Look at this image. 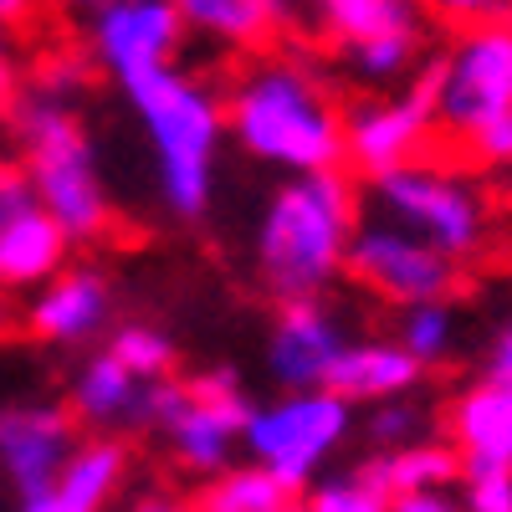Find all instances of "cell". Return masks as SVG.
I'll return each mask as SVG.
<instances>
[{"mask_svg":"<svg viewBox=\"0 0 512 512\" xmlns=\"http://www.w3.org/2000/svg\"><path fill=\"white\" fill-rule=\"evenodd\" d=\"M221 98L226 134L246 159L282 175L344 164V103L308 62L256 52Z\"/></svg>","mask_w":512,"mask_h":512,"instance_id":"6da1fadb","label":"cell"},{"mask_svg":"<svg viewBox=\"0 0 512 512\" xmlns=\"http://www.w3.org/2000/svg\"><path fill=\"white\" fill-rule=\"evenodd\" d=\"M364 216L354 169L333 164V169H303L287 175L267 205L251 236L256 256V277H262L272 303L287 297H318L344 277V256L349 236Z\"/></svg>","mask_w":512,"mask_h":512,"instance_id":"7a4b0ae2","label":"cell"},{"mask_svg":"<svg viewBox=\"0 0 512 512\" xmlns=\"http://www.w3.org/2000/svg\"><path fill=\"white\" fill-rule=\"evenodd\" d=\"M128 113L154 149L164 210L175 221H200L216 200V154L226 139V98L190 67L159 62L118 82Z\"/></svg>","mask_w":512,"mask_h":512,"instance_id":"3957f363","label":"cell"},{"mask_svg":"<svg viewBox=\"0 0 512 512\" xmlns=\"http://www.w3.org/2000/svg\"><path fill=\"white\" fill-rule=\"evenodd\" d=\"M6 113H11V128H16L21 169L31 180L36 205L52 210V216L62 221L72 246L108 241L113 226H118V210H113L108 180L98 169L93 134H88V123H82L77 103L21 88Z\"/></svg>","mask_w":512,"mask_h":512,"instance_id":"277c9868","label":"cell"},{"mask_svg":"<svg viewBox=\"0 0 512 512\" xmlns=\"http://www.w3.org/2000/svg\"><path fill=\"white\" fill-rule=\"evenodd\" d=\"M251 395L231 364H210L195 374H164L149 390V425L144 436L164 441L169 461L185 477H210L241 456V431L251 415Z\"/></svg>","mask_w":512,"mask_h":512,"instance_id":"5b68a950","label":"cell"},{"mask_svg":"<svg viewBox=\"0 0 512 512\" xmlns=\"http://www.w3.org/2000/svg\"><path fill=\"white\" fill-rule=\"evenodd\" d=\"M369 205L384 221H395V226L415 231L420 241H431L436 251H446L451 262H472L492 236V216H487L482 190L472 180L451 175L446 164H431L425 154L374 175Z\"/></svg>","mask_w":512,"mask_h":512,"instance_id":"8992f818","label":"cell"},{"mask_svg":"<svg viewBox=\"0 0 512 512\" xmlns=\"http://www.w3.org/2000/svg\"><path fill=\"white\" fill-rule=\"evenodd\" d=\"M354 405L333 395L328 384H308V390H277V400H256L241 431V451L251 461L272 466V472L303 492L333 456L354 436Z\"/></svg>","mask_w":512,"mask_h":512,"instance_id":"52a82bcc","label":"cell"},{"mask_svg":"<svg viewBox=\"0 0 512 512\" xmlns=\"http://www.w3.org/2000/svg\"><path fill=\"white\" fill-rule=\"evenodd\" d=\"M441 62H420L400 88H379L374 98L344 108V169L374 180L405 159H420L441 134Z\"/></svg>","mask_w":512,"mask_h":512,"instance_id":"ba28073f","label":"cell"},{"mask_svg":"<svg viewBox=\"0 0 512 512\" xmlns=\"http://www.w3.org/2000/svg\"><path fill=\"white\" fill-rule=\"evenodd\" d=\"M441 62V134L451 144H472L482 128L512 103V16H482L466 21L461 36L446 52H436Z\"/></svg>","mask_w":512,"mask_h":512,"instance_id":"9c48e42d","label":"cell"},{"mask_svg":"<svg viewBox=\"0 0 512 512\" xmlns=\"http://www.w3.org/2000/svg\"><path fill=\"white\" fill-rule=\"evenodd\" d=\"M344 277L384 308H410V303H431V297H451L461 282V262H451L431 241H420L415 231L369 210L349 236Z\"/></svg>","mask_w":512,"mask_h":512,"instance_id":"30bf717a","label":"cell"},{"mask_svg":"<svg viewBox=\"0 0 512 512\" xmlns=\"http://www.w3.org/2000/svg\"><path fill=\"white\" fill-rule=\"evenodd\" d=\"M82 425L67 405H6L0 410V482L26 512H52V487Z\"/></svg>","mask_w":512,"mask_h":512,"instance_id":"8fae6325","label":"cell"},{"mask_svg":"<svg viewBox=\"0 0 512 512\" xmlns=\"http://www.w3.org/2000/svg\"><path fill=\"white\" fill-rule=\"evenodd\" d=\"M88 21V57L98 72L113 82L134 77L144 67L175 62L185 47V21L175 11V0H108Z\"/></svg>","mask_w":512,"mask_h":512,"instance_id":"7c38bea8","label":"cell"},{"mask_svg":"<svg viewBox=\"0 0 512 512\" xmlns=\"http://www.w3.org/2000/svg\"><path fill=\"white\" fill-rule=\"evenodd\" d=\"M108 323H113V282L103 267L88 262H67L41 287H31V303L21 313V328L36 344H52V349L93 344Z\"/></svg>","mask_w":512,"mask_h":512,"instance_id":"4fadbf2b","label":"cell"},{"mask_svg":"<svg viewBox=\"0 0 512 512\" xmlns=\"http://www.w3.org/2000/svg\"><path fill=\"white\" fill-rule=\"evenodd\" d=\"M344 323L328 308V297H287L277 303L272 333H267V379L277 390H308L328 379L333 354L344 349Z\"/></svg>","mask_w":512,"mask_h":512,"instance_id":"5bb4252c","label":"cell"},{"mask_svg":"<svg viewBox=\"0 0 512 512\" xmlns=\"http://www.w3.org/2000/svg\"><path fill=\"white\" fill-rule=\"evenodd\" d=\"M149 390H154V379L134 374L118 354L98 349V354H88V364L72 374L67 410L77 415L82 431L144 436V425H149Z\"/></svg>","mask_w":512,"mask_h":512,"instance_id":"9a60e30c","label":"cell"},{"mask_svg":"<svg viewBox=\"0 0 512 512\" xmlns=\"http://www.w3.org/2000/svg\"><path fill=\"white\" fill-rule=\"evenodd\" d=\"M123 487H134V446L118 431H82L77 446L67 451L57 487H52V512H103L123 502Z\"/></svg>","mask_w":512,"mask_h":512,"instance_id":"2e32d148","label":"cell"},{"mask_svg":"<svg viewBox=\"0 0 512 512\" xmlns=\"http://www.w3.org/2000/svg\"><path fill=\"white\" fill-rule=\"evenodd\" d=\"M446 441L461 451V472L512 466V384L482 374L446 405Z\"/></svg>","mask_w":512,"mask_h":512,"instance_id":"e0dca14e","label":"cell"},{"mask_svg":"<svg viewBox=\"0 0 512 512\" xmlns=\"http://www.w3.org/2000/svg\"><path fill=\"white\" fill-rule=\"evenodd\" d=\"M420 379L425 369L405 354L400 338H344V349L333 354L323 384L359 410V405L390 400V395H415Z\"/></svg>","mask_w":512,"mask_h":512,"instance_id":"ac0fdd59","label":"cell"},{"mask_svg":"<svg viewBox=\"0 0 512 512\" xmlns=\"http://www.w3.org/2000/svg\"><path fill=\"white\" fill-rule=\"evenodd\" d=\"M67 262H72V236L36 200L16 210L11 221H0V292H11V297L31 292Z\"/></svg>","mask_w":512,"mask_h":512,"instance_id":"d6986e66","label":"cell"},{"mask_svg":"<svg viewBox=\"0 0 512 512\" xmlns=\"http://www.w3.org/2000/svg\"><path fill=\"white\" fill-rule=\"evenodd\" d=\"M190 36H205L231 52H267L292 26L287 0H175Z\"/></svg>","mask_w":512,"mask_h":512,"instance_id":"ffe728a7","label":"cell"},{"mask_svg":"<svg viewBox=\"0 0 512 512\" xmlns=\"http://www.w3.org/2000/svg\"><path fill=\"white\" fill-rule=\"evenodd\" d=\"M359 461L369 466L374 487L390 497V507L410 492H456L461 482V451L441 436H425L395 451H364Z\"/></svg>","mask_w":512,"mask_h":512,"instance_id":"44dd1931","label":"cell"},{"mask_svg":"<svg viewBox=\"0 0 512 512\" xmlns=\"http://www.w3.org/2000/svg\"><path fill=\"white\" fill-rule=\"evenodd\" d=\"M185 507L200 512H303V492L287 487L262 461H231L221 472L200 477V487L185 497Z\"/></svg>","mask_w":512,"mask_h":512,"instance_id":"7402d4cb","label":"cell"},{"mask_svg":"<svg viewBox=\"0 0 512 512\" xmlns=\"http://www.w3.org/2000/svg\"><path fill=\"white\" fill-rule=\"evenodd\" d=\"M338 52H344V67L354 72V82H364V88H400V82L425 62V21L359 36Z\"/></svg>","mask_w":512,"mask_h":512,"instance_id":"603a6c76","label":"cell"},{"mask_svg":"<svg viewBox=\"0 0 512 512\" xmlns=\"http://www.w3.org/2000/svg\"><path fill=\"white\" fill-rule=\"evenodd\" d=\"M303 16H308L328 41L349 47V41L374 36V31L420 26V21H425V6H420V0H313Z\"/></svg>","mask_w":512,"mask_h":512,"instance_id":"cb8c5ba5","label":"cell"},{"mask_svg":"<svg viewBox=\"0 0 512 512\" xmlns=\"http://www.w3.org/2000/svg\"><path fill=\"white\" fill-rule=\"evenodd\" d=\"M456 333H461V318L451 308V297L410 303V308H400V323H395V338L420 369H441L456 354Z\"/></svg>","mask_w":512,"mask_h":512,"instance_id":"d4e9b609","label":"cell"},{"mask_svg":"<svg viewBox=\"0 0 512 512\" xmlns=\"http://www.w3.org/2000/svg\"><path fill=\"white\" fill-rule=\"evenodd\" d=\"M303 512H390L384 497L369 477V466H323V472L303 487Z\"/></svg>","mask_w":512,"mask_h":512,"instance_id":"484cf974","label":"cell"},{"mask_svg":"<svg viewBox=\"0 0 512 512\" xmlns=\"http://www.w3.org/2000/svg\"><path fill=\"white\" fill-rule=\"evenodd\" d=\"M354 431H359L364 451H395V446H410V441L436 436V420L420 410V400L390 395V400H374L369 415H364V425L354 420Z\"/></svg>","mask_w":512,"mask_h":512,"instance_id":"4316f807","label":"cell"},{"mask_svg":"<svg viewBox=\"0 0 512 512\" xmlns=\"http://www.w3.org/2000/svg\"><path fill=\"white\" fill-rule=\"evenodd\" d=\"M103 349H108V354H118L128 369L144 374V379H164V374H175V369H180V349H175V338L159 333L154 323H123V328H113Z\"/></svg>","mask_w":512,"mask_h":512,"instance_id":"83f0119b","label":"cell"},{"mask_svg":"<svg viewBox=\"0 0 512 512\" xmlns=\"http://www.w3.org/2000/svg\"><path fill=\"white\" fill-rule=\"evenodd\" d=\"M93 77H98V67H93V57H88V47H67V52H47L31 72H26V82L21 88H31V93H47V98H67V103H77L82 93L93 88Z\"/></svg>","mask_w":512,"mask_h":512,"instance_id":"f1b7e54d","label":"cell"},{"mask_svg":"<svg viewBox=\"0 0 512 512\" xmlns=\"http://www.w3.org/2000/svg\"><path fill=\"white\" fill-rule=\"evenodd\" d=\"M466 512H512V466H482V472H461L456 482Z\"/></svg>","mask_w":512,"mask_h":512,"instance_id":"f546056e","label":"cell"},{"mask_svg":"<svg viewBox=\"0 0 512 512\" xmlns=\"http://www.w3.org/2000/svg\"><path fill=\"white\" fill-rule=\"evenodd\" d=\"M466 149H472L482 164H512V103H507Z\"/></svg>","mask_w":512,"mask_h":512,"instance_id":"4dcf8cb0","label":"cell"},{"mask_svg":"<svg viewBox=\"0 0 512 512\" xmlns=\"http://www.w3.org/2000/svg\"><path fill=\"white\" fill-rule=\"evenodd\" d=\"M36 195H31V180H26V169L21 159H6L0 154V221H11L16 210H26Z\"/></svg>","mask_w":512,"mask_h":512,"instance_id":"1f68e13d","label":"cell"},{"mask_svg":"<svg viewBox=\"0 0 512 512\" xmlns=\"http://www.w3.org/2000/svg\"><path fill=\"white\" fill-rule=\"evenodd\" d=\"M431 16H441V21H456V26H466V21H482V16H492L502 0H420Z\"/></svg>","mask_w":512,"mask_h":512,"instance_id":"d6a6232c","label":"cell"},{"mask_svg":"<svg viewBox=\"0 0 512 512\" xmlns=\"http://www.w3.org/2000/svg\"><path fill=\"white\" fill-rule=\"evenodd\" d=\"M21 82H26V72H21V62H16V52H11V36L0 31V113L16 103Z\"/></svg>","mask_w":512,"mask_h":512,"instance_id":"836d02e7","label":"cell"},{"mask_svg":"<svg viewBox=\"0 0 512 512\" xmlns=\"http://www.w3.org/2000/svg\"><path fill=\"white\" fill-rule=\"evenodd\" d=\"M456 507H461V492H410L390 512H456Z\"/></svg>","mask_w":512,"mask_h":512,"instance_id":"e575fe53","label":"cell"},{"mask_svg":"<svg viewBox=\"0 0 512 512\" xmlns=\"http://www.w3.org/2000/svg\"><path fill=\"white\" fill-rule=\"evenodd\" d=\"M487 374L502 379V384H512V323L497 333V344H492V354H487Z\"/></svg>","mask_w":512,"mask_h":512,"instance_id":"d590c367","label":"cell"},{"mask_svg":"<svg viewBox=\"0 0 512 512\" xmlns=\"http://www.w3.org/2000/svg\"><path fill=\"white\" fill-rule=\"evenodd\" d=\"M36 16V0H0V31H16Z\"/></svg>","mask_w":512,"mask_h":512,"instance_id":"8d00e7d4","label":"cell"},{"mask_svg":"<svg viewBox=\"0 0 512 512\" xmlns=\"http://www.w3.org/2000/svg\"><path fill=\"white\" fill-rule=\"evenodd\" d=\"M16 333H21V308H16L11 292H0V344H6V338H16Z\"/></svg>","mask_w":512,"mask_h":512,"instance_id":"74e56055","label":"cell"},{"mask_svg":"<svg viewBox=\"0 0 512 512\" xmlns=\"http://www.w3.org/2000/svg\"><path fill=\"white\" fill-rule=\"evenodd\" d=\"M57 6H67V11H77V16H93L98 6H108V0H57Z\"/></svg>","mask_w":512,"mask_h":512,"instance_id":"f35d334b","label":"cell"},{"mask_svg":"<svg viewBox=\"0 0 512 512\" xmlns=\"http://www.w3.org/2000/svg\"><path fill=\"white\" fill-rule=\"evenodd\" d=\"M287 6H292V21H297V16H303V11L313 6V0H287Z\"/></svg>","mask_w":512,"mask_h":512,"instance_id":"ab89813d","label":"cell"}]
</instances>
